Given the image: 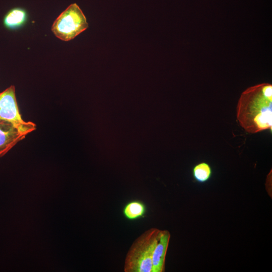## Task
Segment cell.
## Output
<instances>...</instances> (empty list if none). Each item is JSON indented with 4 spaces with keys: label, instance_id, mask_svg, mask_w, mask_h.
<instances>
[{
    "label": "cell",
    "instance_id": "cell-1",
    "mask_svg": "<svg viewBox=\"0 0 272 272\" xmlns=\"http://www.w3.org/2000/svg\"><path fill=\"white\" fill-rule=\"evenodd\" d=\"M237 119L247 132L272 129V85L263 83L246 89L239 99Z\"/></svg>",
    "mask_w": 272,
    "mask_h": 272
},
{
    "label": "cell",
    "instance_id": "cell-2",
    "mask_svg": "<svg viewBox=\"0 0 272 272\" xmlns=\"http://www.w3.org/2000/svg\"><path fill=\"white\" fill-rule=\"evenodd\" d=\"M160 231L150 228L133 241L125 256L124 272H152V255Z\"/></svg>",
    "mask_w": 272,
    "mask_h": 272
},
{
    "label": "cell",
    "instance_id": "cell-3",
    "mask_svg": "<svg viewBox=\"0 0 272 272\" xmlns=\"http://www.w3.org/2000/svg\"><path fill=\"white\" fill-rule=\"evenodd\" d=\"M88 28L86 18L76 3L70 5L54 21L51 31L58 39L67 41Z\"/></svg>",
    "mask_w": 272,
    "mask_h": 272
},
{
    "label": "cell",
    "instance_id": "cell-4",
    "mask_svg": "<svg viewBox=\"0 0 272 272\" xmlns=\"http://www.w3.org/2000/svg\"><path fill=\"white\" fill-rule=\"evenodd\" d=\"M0 119L11 123L26 135L36 128L34 123L22 119L16 100L14 86H11L0 93Z\"/></svg>",
    "mask_w": 272,
    "mask_h": 272
},
{
    "label": "cell",
    "instance_id": "cell-5",
    "mask_svg": "<svg viewBox=\"0 0 272 272\" xmlns=\"http://www.w3.org/2000/svg\"><path fill=\"white\" fill-rule=\"evenodd\" d=\"M26 137V135L13 124L0 119V157L7 154Z\"/></svg>",
    "mask_w": 272,
    "mask_h": 272
},
{
    "label": "cell",
    "instance_id": "cell-6",
    "mask_svg": "<svg viewBox=\"0 0 272 272\" xmlns=\"http://www.w3.org/2000/svg\"><path fill=\"white\" fill-rule=\"evenodd\" d=\"M170 239V234L168 231H160L152 255V272H163L165 270V258Z\"/></svg>",
    "mask_w": 272,
    "mask_h": 272
},
{
    "label": "cell",
    "instance_id": "cell-7",
    "mask_svg": "<svg viewBox=\"0 0 272 272\" xmlns=\"http://www.w3.org/2000/svg\"><path fill=\"white\" fill-rule=\"evenodd\" d=\"M27 13L21 8H14L9 10L4 18L5 26L9 29H16L22 26L26 21Z\"/></svg>",
    "mask_w": 272,
    "mask_h": 272
},
{
    "label": "cell",
    "instance_id": "cell-8",
    "mask_svg": "<svg viewBox=\"0 0 272 272\" xmlns=\"http://www.w3.org/2000/svg\"><path fill=\"white\" fill-rule=\"evenodd\" d=\"M146 211V206L142 201L134 200L128 202L124 206L122 213L126 219L134 221L144 218Z\"/></svg>",
    "mask_w": 272,
    "mask_h": 272
},
{
    "label": "cell",
    "instance_id": "cell-9",
    "mask_svg": "<svg viewBox=\"0 0 272 272\" xmlns=\"http://www.w3.org/2000/svg\"><path fill=\"white\" fill-rule=\"evenodd\" d=\"M213 171L211 165L206 162H201L195 164L192 169L193 179L199 183H204L211 178Z\"/></svg>",
    "mask_w": 272,
    "mask_h": 272
}]
</instances>
